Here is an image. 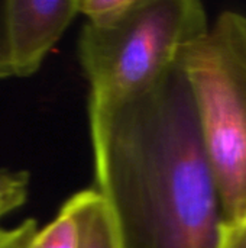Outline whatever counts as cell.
I'll use <instances>...</instances> for the list:
<instances>
[{
  "instance_id": "9c48e42d",
  "label": "cell",
  "mask_w": 246,
  "mask_h": 248,
  "mask_svg": "<svg viewBox=\"0 0 246 248\" xmlns=\"http://www.w3.org/2000/svg\"><path fill=\"white\" fill-rule=\"evenodd\" d=\"M38 231L35 219H25L13 228H0V248H32Z\"/></svg>"
},
{
  "instance_id": "ba28073f",
  "label": "cell",
  "mask_w": 246,
  "mask_h": 248,
  "mask_svg": "<svg viewBox=\"0 0 246 248\" xmlns=\"http://www.w3.org/2000/svg\"><path fill=\"white\" fill-rule=\"evenodd\" d=\"M29 185L30 176L28 171L0 169V219L26 203Z\"/></svg>"
},
{
  "instance_id": "8fae6325",
  "label": "cell",
  "mask_w": 246,
  "mask_h": 248,
  "mask_svg": "<svg viewBox=\"0 0 246 248\" xmlns=\"http://www.w3.org/2000/svg\"><path fill=\"white\" fill-rule=\"evenodd\" d=\"M219 248H246V218L225 224Z\"/></svg>"
},
{
  "instance_id": "52a82bcc",
  "label": "cell",
  "mask_w": 246,
  "mask_h": 248,
  "mask_svg": "<svg viewBox=\"0 0 246 248\" xmlns=\"http://www.w3.org/2000/svg\"><path fill=\"white\" fill-rule=\"evenodd\" d=\"M78 13L86 17V25L110 28L119 23L135 7L138 0H77Z\"/></svg>"
},
{
  "instance_id": "30bf717a",
  "label": "cell",
  "mask_w": 246,
  "mask_h": 248,
  "mask_svg": "<svg viewBox=\"0 0 246 248\" xmlns=\"http://www.w3.org/2000/svg\"><path fill=\"white\" fill-rule=\"evenodd\" d=\"M14 77L9 33H7V0H0V80Z\"/></svg>"
},
{
  "instance_id": "3957f363",
  "label": "cell",
  "mask_w": 246,
  "mask_h": 248,
  "mask_svg": "<svg viewBox=\"0 0 246 248\" xmlns=\"http://www.w3.org/2000/svg\"><path fill=\"white\" fill-rule=\"evenodd\" d=\"M225 224L246 218V16L225 12L181 61Z\"/></svg>"
},
{
  "instance_id": "5b68a950",
  "label": "cell",
  "mask_w": 246,
  "mask_h": 248,
  "mask_svg": "<svg viewBox=\"0 0 246 248\" xmlns=\"http://www.w3.org/2000/svg\"><path fill=\"white\" fill-rule=\"evenodd\" d=\"M68 202L80 222V248H119L109 209L96 189L83 190Z\"/></svg>"
},
{
  "instance_id": "7a4b0ae2",
  "label": "cell",
  "mask_w": 246,
  "mask_h": 248,
  "mask_svg": "<svg viewBox=\"0 0 246 248\" xmlns=\"http://www.w3.org/2000/svg\"><path fill=\"white\" fill-rule=\"evenodd\" d=\"M210 22L197 0H138L110 28L84 25L78 58L90 84L88 102L138 97L175 70Z\"/></svg>"
},
{
  "instance_id": "277c9868",
  "label": "cell",
  "mask_w": 246,
  "mask_h": 248,
  "mask_svg": "<svg viewBox=\"0 0 246 248\" xmlns=\"http://www.w3.org/2000/svg\"><path fill=\"white\" fill-rule=\"evenodd\" d=\"M77 0H7V33L14 77L39 71L78 16Z\"/></svg>"
},
{
  "instance_id": "8992f818",
  "label": "cell",
  "mask_w": 246,
  "mask_h": 248,
  "mask_svg": "<svg viewBox=\"0 0 246 248\" xmlns=\"http://www.w3.org/2000/svg\"><path fill=\"white\" fill-rule=\"evenodd\" d=\"M81 230L78 218L67 201L58 215L45 228L39 230L32 248H80Z\"/></svg>"
},
{
  "instance_id": "6da1fadb",
  "label": "cell",
  "mask_w": 246,
  "mask_h": 248,
  "mask_svg": "<svg viewBox=\"0 0 246 248\" xmlns=\"http://www.w3.org/2000/svg\"><path fill=\"white\" fill-rule=\"evenodd\" d=\"M88 125L117 247H220V193L181 64L138 97L88 102Z\"/></svg>"
}]
</instances>
